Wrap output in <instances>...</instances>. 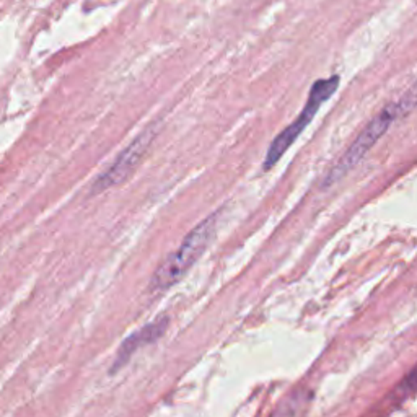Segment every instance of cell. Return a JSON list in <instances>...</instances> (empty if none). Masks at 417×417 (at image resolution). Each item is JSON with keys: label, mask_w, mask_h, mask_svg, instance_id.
I'll list each match as a JSON object with an SVG mask.
<instances>
[{"label": "cell", "mask_w": 417, "mask_h": 417, "mask_svg": "<svg viewBox=\"0 0 417 417\" xmlns=\"http://www.w3.org/2000/svg\"><path fill=\"white\" fill-rule=\"evenodd\" d=\"M219 219V214H212L189 231L181 245L155 271L150 281L152 292H163L178 284L179 279L191 269L194 262L203 256L210 241L214 240L217 233Z\"/></svg>", "instance_id": "cell-1"}, {"label": "cell", "mask_w": 417, "mask_h": 417, "mask_svg": "<svg viewBox=\"0 0 417 417\" xmlns=\"http://www.w3.org/2000/svg\"><path fill=\"white\" fill-rule=\"evenodd\" d=\"M153 136H155V131L148 129V131L142 132L131 146L126 147L124 150L121 152V155L116 158V162L113 163L105 173L98 177L94 184V193L96 194L108 191V189L115 188L122 181H126V179L131 177L134 169H136L137 165L141 163L143 155H146L147 148L150 147L152 143Z\"/></svg>", "instance_id": "cell-4"}, {"label": "cell", "mask_w": 417, "mask_h": 417, "mask_svg": "<svg viewBox=\"0 0 417 417\" xmlns=\"http://www.w3.org/2000/svg\"><path fill=\"white\" fill-rule=\"evenodd\" d=\"M168 324H169L168 318L160 316V318H155V320L150 321L148 324H146V326L139 329V331L131 334V336H129L126 341L121 344L120 351H117V354H116L115 365L111 367V373H115L116 370H120L122 365L127 364V360L131 359L132 355L139 351V349L158 341V339H160L165 334V331H167Z\"/></svg>", "instance_id": "cell-5"}, {"label": "cell", "mask_w": 417, "mask_h": 417, "mask_svg": "<svg viewBox=\"0 0 417 417\" xmlns=\"http://www.w3.org/2000/svg\"><path fill=\"white\" fill-rule=\"evenodd\" d=\"M339 82H341L339 75H333L329 77V79L316 80L315 84L312 85L310 95H308V100L305 103V106H303L300 115H298L297 120L293 121L290 126H287L269 146V150H267L264 158L266 172L274 167V165L281 160L282 155L289 150L292 143L297 141L298 136L305 131L308 124L313 121V117L316 116V113L320 111L323 103H326L329 98L336 94Z\"/></svg>", "instance_id": "cell-3"}, {"label": "cell", "mask_w": 417, "mask_h": 417, "mask_svg": "<svg viewBox=\"0 0 417 417\" xmlns=\"http://www.w3.org/2000/svg\"><path fill=\"white\" fill-rule=\"evenodd\" d=\"M414 103L416 96L414 91L411 90L409 94H406L399 101L391 103V105L386 106L377 117H373V120L370 121V124L364 129L362 134H360V136L355 139L352 146L349 147V150L344 153V157L338 162L336 167L331 169V173L328 174L326 184L336 183L338 179H341L344 177V174L351 172L355 165L367 155L370 148L385 136V132L388 131L390 126L393 124L399 116L408 115V113L413 110Z\"/></svg>", "instance_id": "cell-2"}]
</instances>
